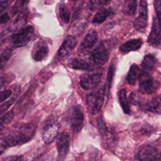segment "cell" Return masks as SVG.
I'll return each instance as SVG.
<instances>
[{
  "label": "cell",
  "mask_w": 161,
  "mask_h": 161,
  "mask_svg": "<svg viewBox=\"0 0 161 161\" xmlns=\"http://www.w3.org/2000/svg\"><path fill=\"white\" fill-rule=\"evenodd\" d=\"M36 130V125L33 122L24 124L16 129L12 130L3 137L8 147L24 144L34 136Z\"/></svg>",
  "instance_id": "6da1fadb"
},
{
  "label": "cell",
  "mask_w": 161,
  "mask_h": 161,
  "mask_svg": "<svg viewBox=\"0 0 161 161\" xmlns=\"http://www.w3.org/2000/svg\"><path fill=\"white\" fill-rule=\"evenodd\" d=\"M64 121L73 133L79 132L82 129L84 121L82 108L80 105L72 106L65 113Z\"/></svg>",
  "instance_id": "7a4b0ae2"
},
{
  "label": "cell",
  "mask_w": 161,
  "mask_h": 161,
  "mask_svg": "<svg viewBox=\"0 0 161 161\" xmlns=\"http://www.w3.org/2000/svg\"><path fill=\"white\" fill-rule=\"evenodd\" d=\"M111 42L104 40L101 42L91 53V55L95 65L101 67L107 63L111 50Z\"/></svg>",
  "instance_id": "3957f363"
},
{
  "label": "cell",
  "mask_w": 161,
  "mask_h": 161,
  "mask_svg": "<svg viewBox=\"0 0 161 161\" xmlns=\"http://www.w3.org/2000/svg\"><path fill=\"white\" fill-rule=\"evenodd\" d=\"M59 125L56 118L52 116L48 117L42 126V139L45 144L52 143L58 135Z\"/></svg>",
  "instance_id": "277c9868"
},
{
  "label": "cell",
  "mask_w": 161,
  "mask_h": 161,
  "mask_svg": "<svg viewBox=\"0 0 161 161\" xmlns=\"http://www.w3.org/2000/svg\"><path fill=\"white\" fill-rule=\"evenodd\" d=\"M105 94L106 91L104 86L98 91H93L87 94L86 97V104L91 114H96L101 111Z\"/></svg>",
  "instance_id": "5b68a950"
},
{
  "label": "cell",
  "mask_w": 161,
  "mask_h": 161,
  "mask_svg": "<svg viewBox=\"0 0 161 161\" xmlns=\"http://www.w3.org/2000/svg\"><path fill=\"white\" fill-rule=\"evenodd\" d=\"M35 38L34 28L29 25L23 28L19 32L13 35L11 38V43L14 48H19L26 45Z\"/></svg>",
  "instance_id": "8992f818"
},
{
  "label": "cell",
  "mask_w": 161,
  "mask_h": 161,
  "mask_svg": "<svg viewBox=\"0 0 161 161\" xmlns=\"http://www.w3.org/2000/svg\"><path fill=\"white\" fill-rule=\"evenodd\" d=\"M139 91L144 94H152L157 91L160 86V82L151 77L149 74L141 71L138 76Z\"/></svg>",
  "instance_id": "52a82bcc"
},
{
  "label": "cell",
  "mask_w": 161,
  "mask_h": 161,
  "mask_svg": "<svg viewBox=\"0 0 161 161\" xmlns=\"http://www.w3.org/2000/svg\"><path fill=\"white\" fill-rule=\"evenodd\" d=\"M70 147V135L67 132H61L56 138L57 155L56 161H64L67 156Z\"/></svg>",
  "instance_id": "ba28073f"
},
{
  "label": "cell",
  "mask_w": 161,
  "mask_h": 161,
  "mask_svg": "<svg viewBox=\"0 0 161 161\" xmlns=\"http://www.w3.org/2000/svg\"><path fill=\"white\" fill-rule=\"evenodd\" d=\"M102 75L101 72L83 74L79 77V84L85 90L92 89L99 84Z\"/></svg>",
  "instance_id": "9c48e42d"
},
{
  "label": "cell",
  "mask_w": 161,
  "mask_h": 161,
  "mask_svg": "<svg viewBox=\"0 0 161 161\" xmlns=\"http://www.w3.org/2000/svg\"><path fill=\"white\" fill-rule=\"evenodd\" d=\"M159 153L158 150L154 146L146 144L140 148L136 154V161H153Z\"/></svg>",
  "instance_id": "30bf717a"
},
{
  "label": "cell",
  "mask_w": 161,
  "mask_h": 161,
  "mask_svg": "<svg viewBox=\"0 0 161 161\" xmlns=\"http://www.w3.org/2000/svg\"><path fill=\"white\" fill-rule=\"evenodd\" d=\"M148 21L147 3L145 1H141L139 5V14L135 19L133 25L138 31H143L147 27Z\"/></svg>",
  "instance_id": "8fae6325"
},
{
  "label": "cell",
  "mask_w": 161,
  "mask_h": 161,
  "mask_svg": "<svg viewBox=\"0 0 161 161\" xmlns=\"http://www.w3.org/2000/svg\"><path fill=\"white\" fill-rule=\"evenodd\" d=\"M94 64L92 59L91 53L87 58L82 57H74L70 59L68 62L67 66L75 70H91L93 68Z\"/></svg>",
  "instance_id": "7c38bea8"
},
{
  "label": "cell",
  "mask_w": 161,
  "mask_h": 161,
  "mask_svg": "<svg viewBox=\"0 0 161 161\" xmlns=\"http://www.w3.org/2000/svg\"><path fill=\"white\" fill-rule=\"evenodd\" d=\"M148 43L154 47L161 46V25L157 18L153 17L150 33L147 39Z\"/></svg>",
  "instance_id": "4fadbf2b"
},
{
  "label": "cell",
  "mask_w": 161,
  "mask_h": 161,
  "mask_svg": "<svg viewBox=\"0 0 161 161\" xmlns=\"http://www.w3.org/2000/svg\"><path fill=\"white\" fill-rule=\"evenodd\" d=\"M48 54V47L45 41H39L36 42L31 52L32 58L36 62H41L44 60Z\"/></svg>",
  "instance_id": "5bb4252c"
},
{
  "label": "cell",
  "mask_w": 161,
  "mask_h": 161,
  "mask_svg": "<svg viewBox=\"0 0 161 161\" xmlns=\"http://www.w3.org/2000/svg\"><path fill=\"white\" fill-rule=\"evenodd\" d=\"M77 43V40L75 37L72 35L67 36L58 49V55L61 57H66L74 49Z\"/></svg>",
  "instance_id": "9a60e30c"
},
{
  "label": "cell",
  "mask_w": 161,
  "mask_h": 161,
  "mask_svg": "<svg viewBox=\"0 0 161 161\" xmlns=\"http://www.w3.org/2000/svg\"><path fill=\"white\" fill-rule=\"evenodd\" d=\"M101 136L103 140L105 148L112 149L116 147L118 137L116 133L112 128H108V130Z\"/></svg>",
  "instance_id": "2e32d148"
},
{
  "label": "cell",
  "mask_w": 161,
  "mask_h": 161,
  "mask_svg": "<svg viewBox=\"0 0 161 161\" xmlns=\"http://www.w3.org/2000/svg\"><path fill=\"white\" fill-rule=\"evenodd\" d=\"M142 43L143 41L140 38L130 40L120 45L119 50L122 53H128L139 49L142 47Z\"/></svg>",
  "instance_id": "e0dca14e"
},
{
  "label": "cell",
  "mask_w": 161,
  "mask_h": 161,
  "mask_svg": "<svg viewBox=\"0 0 161 161\" xmlns=\"http://www.w3.org/2000/svg\"><path fill=\"white\" fill-rule=\"evenodd\" d=\"M97 40V35L95 30H90L85 36L83 41L80 43V50H85L92 47Z\"/></svg>",
  "instance_id": "ac0fdd59"
},
{
  "label": "cell",
  "mask_w": 161,
  "mask_h": 161,
  "mask_svg": "<svg viewBox=\"0 0 161 161\" xmlns=\"http://www.w3.org/2000/svg\"><path fill=\"white\" fill-rule=\"evenodd\" d=\"M156 63L155 57L151 54L147 55L144 57L142 62V71L149 74L153 70Z\"/></svg>",
  "instance_id": "d6986e66"
},
{
  "label": "cell",
  "mask_w": 161,
  "mask_h": 161,
  "mask_svg": "<svg viewBox=\"0 0 161 161\" xmlns=\"http://www.w3.org/2000/svg\"><path fill=\"white\" fill-rule=\"evenodd\" d=\"M144 106L147 111L161 114V95L155 96Z\"/></svg>",
  "instance_id": "ffe728a7"
},
{
  "label": "cell",
  "mask_w": 161,
  "mask_h": 161,
  "mask_svg": "<svg viewBox=\"0 0 161 161\" xmlns=\"http://www.w3.org/2000/svg\"><path fill=\"white\" fill-rule=\"evenodd\" d=\"M113 13V10L111 8H103L100 9L94 15L92 19V23L94 24H99L104 21L106 18Z\"/></svg>",
  "instance_id": "44dd1931"
},
{
  "label": "cell",
  "mask_w": 161,
  "mask_h": 161,
  "mask_svg": "<svg viewBox=\"0 0 161 161\" xmlns=\"http://www.w3.org/2000/svg\"><path fill=\"white\" fill-rule=\"evenodd\" d=\"M138 76L139 67L136 64H133L131 65L126 77L128 84L130 86H134L138 79Z\"/></svg>",
  "instance_id": "7402d4cb"
},
{
  "label": "cell",
  "mask_w": 161,
  "mask_h": 161,
  "mask_svg": "<svg viewBox=\"0 0 161 161\" xmlns=\"http://www.w3.org/2000/svg\"><path fill=\"white\" fill-rule=\"evenodd\" d=\"M137 4L136 1H126L123 6L122 11L126 16H133L136 11Z\"/></svg>",
  "instance_id": "603a6c76"
},
{
  "label": "cell",
  "mask_w": 161,
  "mask_h": 161,
  "mask_svg": "<svg viewBox=\"0 0 161 161\" xmlns=\"http://www.w3.org/2000/svg\"><path fill=\"white\" fill-rule=\"evenodd\" d=\"M58 14L61 20L65 24L68 23L70 18V11L64 4H60L58 6Z\"/></svg>",
  "instance_id": "cb8c5ba5"
},
{
  "label": "cell",
  "mask_w": 161,
  "mask_h": 161,
  "mask_svg": "<svg viewBox=\"0 0 161 161\" xmlns=\"http://www.w3.org/2000/svg\"><path fill=\"white\" fill-rule=\"evenodd\" d=\"M119 102L123 112L125 114H129L130 108H129V104H128V102L126 97V92L125 89H122L119 92Z\"/></svg>",
  "instance_id": "d4e9b609"
},
{
  "label": "cell",
  "mask_w": 161,
  "mask_h": 161,
  "mask_svg": "<svg viewBox=\"0 0 161 161\" xmlns=\"http://www.w3.org/2000/svg\"><path fill=\"white\" fill-rule=\"evenodd\" d=\"M114 70H115V67H114V64H111L108 69L106 81V84L104 85V88H105V91H106V95H108L109 92V89H110L111 83H112V80L113 78V75L114 74Z\"/></svg>",
  "instance_id": "484cf974"
},
{
  "label": "cell",
  "mask_w": 161,
  "mask_h": 161,
  "mask_svg": "<svg viewBox=\"0 0 161 161\" xmlns=\"http://www.w3.org/2000/svg\"><path fill=\"white\" fill-rule=\"evenodd\" d=\"M13 117L14 111L13 110H11L3 115V116L0 118V132L11 123Z\"/></svg>",
  "instance_id": "4316f807"
},
{
  "label": "cell",
  "mask_w": 161,
  "mask_h": 161,
  "mask_svg": "<svg viewBox=\"0 0 161 161\" xmlns=\"http://www.w3.org/2000/svg\"><path fill=\"white\" fill-rule=\"evenodd\" d=\"M26 21V14L25 13H21L16 18L14 21L11 26V31H15L18 28H20L25 24Z\"/></svg>",
  "instance_id": "83f0119b"
},
{
  "label": "cell",
  "mask_w": 161,
  "mask_h": 161,
  "mask_svg": "<svg viewBox=\"0 0 161 161\" xmlns=\"http://www.w3.org/2000/svg\"><path fill=\"white\" fill-rule=\"evenodd\" d=\"M12 55V50L10 48H6L0 54V70H1L6 64L8 62Z\"/></svg>",
  "instance_id": "f1b7e54d"
},
{
  "label": "cell",
  "mask_w": 161,
  "mask_h": 161,
  "mask_svg": "<svg viewBox=\"0 0 161 161\" xmlns=\"http://www.w3.org/2000/svg\"><path fill=\"white\" fill-rule=\"evenodd\" d=\"M16 98V96L13 97L0 105V116L3 114L11 107V106L15 102Z\"/></svg>",
  "instance_id": "f546056e"
},
{
  "label": "cell",
  "mask_w": 161,
  "mask_h": 161,
  "mask_svg": "<svg viewBox=\"0 0 161 161\" xmlns=\"http://www.w3.org/2000/svg\"><path fill=\"white\" fill-rule=\"evenodd\" d=\"M154 8L156 13V18H157L160 25H161V1H155L153 2Z\"/></svg>",
  "instance_id": "4dcf8cb0"
},
{
  "label": "cell",
  "mask_w": 161,
  "mask_h": 161,
  "mask_svg": "<svg viewBox=\"0 0 161 161\" xmlns=\"http://www.w3.org/2000/svg\"><path fill=\"white\" fill-rule=\"evenodd\" d=\"M23 158L21 155H9L4 157L1 161H23Z\"/></svg>",
  "instance_id": "1f68e13d"
},
{
  "label": "cell",
  "mask_w": 161,
  "mask_h": 161,
  "mask_svg": "<svg viewBox=\"0 0 161 161\" xmlns=\"http://www.w3.org/2000/svg\"><path fill=\"white\" fill-rule=\"evenodd\" d=\"M25 1H16V3L14 4L11 13L13 14H16L17 13H19L21 11V8L23 6V4L25 3Z\"/></svg>",
  "instance_id": "d6a6232c"
},
{
  "label": "cell",
  "mask_w": 161,
  "mask_h": 161,
  "mask_svg": "<svg viewBox=\"0 0 161 161\" xmlns=\"http://www.w3.org/2000/svg\"><path fill=\"white\" fill-rule=\"evenodd\" d=\"M12 94V91L11 90H3L0 91V103L6 100L8 97H9Z\"/></svg>",
  "instance_id": "836d02e7"
},
{
  "label": "cell",
  "mask_w": 161,
  "mask_h": 161,
  "mask_svg": "<svg viewBox=\"0 0 161 161\" xmlns=\"http://www.w3.org/2000/svg\"><path fill=\"white\" fill-rule=\"evenodd\" d=\"M9 148L7 143H6L4 138L2 137L0 138V156L2 155L3 153L8 148Z\"/></svg>",
  "instance_id": "e575fe53"
},
{
  "label": "cell",
  "mask_w": 161,
  "mask_h": 161,
  "mask_svg": "<svg viewBox=\"0 0 161 161\" xmlns=\"http://www.w3.org/2000/svg\"><path fill=\"white\" fill-rule=\"evenodd\" d=\"M10 3H11V1H0V14L9 7Z\"/></svg>",
  "instance_id": "d590c367"
},
{
  "label": "cell",
  "mask_w": 161,
  "mask_h": 161,
  "mask_svg": "<svg viewBox=\"0 0 161 161\" xmlns=\"http://www.w3.org/2000/svg\"><path fill=\"white\" fill-rule=\"evenodd\" d=\"M10 19V17L7 13L3 14L0 16V24H4Z\"/></svg>",
  "instance_id": "8d00e7d4"
},
{
  "label": "cell",
  "mask_w": 161,
  "mask_h": 161,
  "mask_svg": "<svg viewBox=\"0 0 161 161\" xmlns=\"http://www.w3.org/2000/svg\"><path fill=\"white\" fill-rule=\"evenodd\" d=\"M6 80L5 78L3 77H0V89L4 86V85L6 84Z\"/></svg>",
  "instance_id": "74e56055"
},
{
  "label": "cell",
  "mask_w": 161,
  "mask_h": 161,
  "mask_svg": "<svg viewBox=\"0 0 161 161\" xmlns=\"http://www.w3.org/2000/svg\"><path fill=\"white\" fill-rule=\"evenodd\" d=\"M4 38H5V33L2 32L1 33H0V46L3 43Z\"/></svg>",
  "instance_id": "f35d334b"
},
{
  "label": "cell",
  "mask_w": 161,
  "mask_h": 161,
  "mask_svg": "<svg viewBox=\"0 0 161 161\" xmlns=\"http://www.w3.org/2000/svg\"><path fill=\"white\" fill-rule=\"evenodd\" d=\"M153 161H161V152H159V153Z\"/></svg>",
  "instance_id": "ab89813d"
}]
</instances>
